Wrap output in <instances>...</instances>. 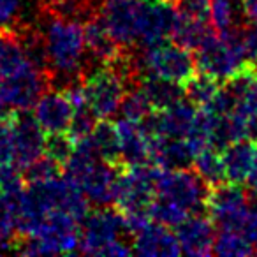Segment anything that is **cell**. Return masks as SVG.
I'll list each match as a JSON object with an SVG mask.
<instances>
[{
	"instance_id": "cell-18",
	"label": "cell",
	"mask_w": 257,
	"mask_h": 257,
	"mask_svg": "<svg viewBox=\"0 0 257 257\" xmlns=\"http://www.w3.org/2000/svg\"><path fill=\"white\" fill-rule=\"evenodd\" d=\"M85 44L86 53L92 57L99 65H107L125 50L116 44V41L111 37L106 23L102 22L100 15L90 16L85 22Z\"/></svg>"
},
{
	"instance_id": "cell-2",
	"label": "cell",
	"mask_w": 257,
	"mask_h": 257,
	"mask_svg": "<svg viewBox=\"0 0 257 257\" xmlns=\"http://www.w3.org/2000/svg\"><path fill=\"white\" fill-rule=\"evenodd\" d=\"M241 27L229 32H210L196 50L197 72L217 79L220 85L257 69L250 64L241 41Z\"/></svg>"
},
{
	"instance_id": "cell-27",
	"label": "cell",
	"mask_w": 257,
	"mask_h": 257,
	"mask_svg": "<svg viewBox=\"0 0 257 257\" xmlns=\"http://www.w3.org/2000/svg\"><path fill=\"white\" fill-rule=\"evenodd\" d=\"M76 141L71 138L69 133L62 134H46V141H44V155L51 157L53 161H57L58 164L64 166L71 159L72 152H74Z\"/></svg>"
},
{
	"instance_id": "cell-7",
	"label": "cell",
	"mask_w": 257,
	"mask_h": 257,
	"mask_svg": "<svg viewBox=\"0 0 257 257\" xmlns=\"http://www.w3.org/2000/svg\"><path fill=\"white\" fill-rule=\"evenodd\" d=\"M159 169L155 164H125L118 176L114 208L123 215H148L155 199Z\"/></svg>"
},
{
	"instance_id": "cell-5",
	"label": "cell",
	"mask_w": 257,
	"mask_h": 257,
	"mask_svg": "<svg viewBox=\"0 0 257 257\" xmlns=\"http://www.w3.org/2000/svg\"><path fill=\"white\" fill-rule=\"evenodd\" d=\"M141 76H154L171 81L185 88V85L197 74L196 58L192 51L168 39L154 46L143 48L138 58Z\"/></svg>"
},
{
	"instance_id": "cell-25",
	"label": "cell",
	"mask_w": 257,
	"mask_h": 257,
	"mask_svg": "<svg viewBox=\"0 0 257 257\" xmlns=\"http://www.w3.org/2000/svg\"><path fill=\"white\" fill-rule=\"evenodd\" d=\"M220 88H222V85L217 79L197 72V74L185 85L183 92H185L187 100H190L196 107L203 109V107H206L208 104L215 99V95L220 92Z\"/></svg>"
},
{
	"instance_id": "cell-8",
	"label": "cell",
	"mask_w": 257,
	"mask_h": 257,
	"mask_svg": "<svg viewBox=\"0 0 257 257\" xmlns=\"http://www.w3.org/2000/svg\"><path fill=\"white\" fill-rule=\"evenodd\" d=\"M250 192L238 183H220L210 187L206 201V213L218 229L241 231L245 218L252 206Z\"/></svg>"
},
{
	"instance_id": "cell-32",
	"label": "cell",
	"mask_w": 257,
	"mask_h": 257,
	"mask_svg": "<svg viewBox=\"0 0 257 257\" xmlns=\"http://www.w3.org/2000/svg\"><path fill=\"white\" fill-rule=\"evenodd\" d=\"M104 2H106V0H104Z\"/></svg>"
},
{
	"instance_id": "cell-6",
	"label": "cell",
	"mask_w": 257,
	"mask_h": 257,
	"mask_svg": "<svg viewBox=\"0 0 257 257\" xmlns=\"http://www.w3.org/2000/svg\"><path fill=\"white\" fill-rule=\"evenodd\" d=\"M210 185L189 168L159 169L155 197L178 206L187 215L206 213Z\"/></svg>"
},
{
	"instance_id": "cell-29",
	"label": "cell",
	"mask_w": 257,
	"mask_h": 257,
	"mask_svg": "<svg viewBox=\"0 0 257 257\" xmlns=\"http://www.w3.org/2000/svg\"><path fill=\"white\" fill-rule=\"evenodd\" d=\"M210 2L211 0H176L175 6L182 15L201 22H210Z\"/></svg>"
},
{
	"instance_id": "cell-1",
	"label": "cell",
	"mask_w": 257,
	"mask_h": 257,
	"mask_svg": "<svg viewBox=\"0 0 257 257\" xmlns=\"http://www.w3.org/2000/svg\"><path fill=\"white\" fill-rule=\"evenodd\" d=\"M39 34L46 53L50 78H60L62 88H67L69 85L81 79L83 72L88 69L85 29L81 23L44 9Z\"/></svg>"
},
{
	"instance_id": "cell-12",
	"label": "cell",
	"mask_w": 257,
	"mask_h": 257,
	"mask_svg": "<svg viewBox=\"0 0 257 257\" xmlns=\"http://www.w3.org/2000/svg\"><path fill=\"white\" fill-rule=\"evenodd\" d=\"M176 6L161 0H143L140 25V46L148 48L171 39L176 20Z\"/></svg>"
},
{
	"instance_id": "cell-19",
	"label": "cell",
	"mask_w": 257,
	"mask_h": 257,
	"mask_svg": "<svg viewBox=\"0 0 257 257\" xmlns=\"http://www.w3.org/2000/svg\"><path fill=\"white\" fill-rule=\"evenodd\" d=\"M23 189H0V250L6 252H13V246L20 238Z\"/></svg>"
},
{
	"instance_id": "cell-22",
	"label": "cell",
	"mask_w": 257,
	"mask_h": 257,
	"mask_svg": "<svg viewBox=\"0 0 257 257\" xmlns=\"http://www.w3.org/2000/svg\"><path fill=\"white\" fill-rule=\"evenodd\" d=\"M178 11V9H176ZM211 32V29L208 27V22H201V20L190 18L182 13L176 15L175 25H173L171 32V41H175L176 44L187 48V50H197L201 43L204 41V37Z\"/></svg>"
},
{
	"instance_id": "cell-14",
	"label": "cell",
	"mask_w": 257,
	"mask_h": 257,
	"mask_svg": "<svg viewBox=\"0 0 257 257\" xmlns=\"http://www.w3.org/2000/svg\"><path fill=\"white\" fill-rule=\"evenodd\" d=\"M215 224L210 215L194 213L189 215L182 224L176 225L182 253L187 255H211L215 241Z\"/></svg>"
},
{
	"instance_id": "cell-17",
	"label": "cell",
	"mask_w": 257,
	"mask_h": 257,
	"mask_svg": "<svg viewBox=\"0 0 257 257\" xmlns=\"http://www.w3.org/2000/svg\"><path fill=\"white\" fill-rule=\"evenodd\" d=\"M116 131L123 164H152V136L143 125L121 118L116 121Z\"/></svg>"
},
{
	"instance_id": "cell-13",
	"label": "cell",
	"mask_w": 257,
	"mask_h": 257,
	"mask_svg": "<svg viewBox=\"0 0 257 257\" xmlns=\"http://www.w3.org/2000/svg\"><path fill=\"white\" fill-rule=\"evenodd\" d=\"M37 69L22 34L16 30H0V81H13Z\"/></svg>"
},
{
	"instance_id": "cell-4",
	"label": "cell",
	"mask_w": 257,
	"mask_h": 257,
	"mask_svg": "<svg viewBox=\"0 0 257 257\" xmlns=\"http://www.w3.org/2000/svg\"><path fill=\"white\" fill-rule=\"evenodd\" d=\"M83 92L97 120H109L120 113L123 97L134 88L131 79L113 65L88 67L81 76Z\"/></svg>"
},
{
	"instance_id": "cell-9",
	"label": "cell",
	"mask_w": 257,
	"mask_h": 257,
	"mask_svg": "<svg viewBox=\"0 0 257 257\" xmlns=\"http://www.w3.org/2000/svg\"><path fill=\"white\" fill-rule=\"evenodd\" d=\"M143 0H106L100 18L106 23L111 37L125 50L140 46V25Z\"/></svg>"
},
{
	"instance_id": "cell-31",
	"label": "cell",
	"mask_w": 257,
	"mask_h": 257,
	"mask_svg": "<svg viewBox=\"0 0 257 257\" xmlns=\"http://www.w3.org/2000/svg\"><path fill=\"white\" fill-rule=\"evenodd\" d=\"M241 232L248 238V241L252 243L253 250L257 253V203H252V206H250V211L245 218Z\"/></svg>"
},
{
	"instance_id": "cell-20",
	"label": "cell",
	"mask_w": 257,
	"mask_h": 257,
	"mask_svg": "<svg viewBox=\"0 0 257 257\" xmlns=\"http://www.w3.org/2000/svg\"><path fill=\"white\" fill-rule=\"evenodd\" d=\"M88 138L102 161L113 166H123L116 123H111L109 120H99L92 128V133L88 134Z\"/></svg>"
},
{
	"instance_id": "cell-24",
	"label": "cell",
	"mask_w": 257,
	"mask_h": 257,
	"mask_svg": "<svg viewBox=\"0 0 257 257\" xmlns=\"http://www.w3.org/2000/svg\"><path fill=\"white\" fill-rule=\"evenodd\" d=\"M194 169L197 171V175L204 180L210 187L220 185L225 183V171H224V162H222V154L220 150L213 147L204 148L203 152L196 155L194 159Z\"/></svg>"
},
{
	"instance_id": "cell-28",
	"label": "cell",
	"mask_w": 257,
	"mask_h": 257,
	"mask_svg": "<svg viewBox=\"0 0 257 257\" xmlns=\"http://www.w3.org/2000/svg\"><path fill=\"white\" fill-rule=\"evenodd\" d=\"M22 15V0H0V30H16Z\"/></svg>"
},
{
	"instance_id": "cell-16",
	"label": "cell",
	"mask_w": 257,
	"mask_h": 257,
	"mask_svg": "<svg viewBox=\"0 0 257 257\" xmlns=\"http://www.w3.org/2000/svg\"><path fill=\"white\" fill-rule=\"evenodd\" d=\"M133 252L138 255L173 257L182 253L176 232L169 231L168 225L150 220L133 236Z\"/></svg>"
},
{
	"instance_id": "cell-23",
	"label": "cell",
	"mask_w": 257,
	"mask_h": 257,
	"mask_svg": "<svg viewBox=\"0 0 257 257\" xmlns=\"http://www.w3.org/2000/svg\"><path fill=\"white\" fill-rule=\"evenodd\" d=\"M213 253L222 257H245L253 255L252 243L241 231L236 229H218V234L213 241Z\"/></svg>"
},
{
	"instance_id": "cell-15",
	"label": "cell",
	"mask_w": 257,
	"mask_h": 257,
	"mask_svg": "<svg viewBox=\"0 0 257 257\" xmlns=\"http://www.w3.org/2000/svg\"><path fill=\"white\" fill-rule=\"evenodd\" d=\"M225 180L229 183L245 185L257 173V141L252 138L232 141L220 150Z\"/></svg>"
},
{
	"instance_id": "cell-21",
	"label": "cell",
	"mask_w": 257,
	"mask_h": 257,
	"mask_svg": "<svg viewBox=\"0 0 257 257\" xmlns=\"http://www.w3.org/2000/svg\"><path fill=\"white\" fill-rule=\"evenodd\" d=\"M138 86L145 92V95L148 97L155 111L168 109L169 106H173L185 97V92L180 85H175V83L161 78H154V76H141Z\"/></svg>"
},
{
	"instance_id": "cell-10",
	"label": "cell",
	"mask_w": 257,
	"mask_h": 257,
	"mask_svg": "<svg viewBox=\"0 0 257 257\" xmlns=\"http://www.w3.org/2000/svg\"><path fill=\"white\" fill-rule=\"evenodd\" d=\"M13 154L15 166L20 171H25L37 159L44 155L46 134L39 127L29 111H13Z\"/></svg>"
},
{
	"instance_id": "cell-3",
	"label": "cell",
	"mask_w": 257,
	"mask_h": 257,
	"mask_svg": "<svg viewBox=\"0 0 257 257\" xmlns=\"http://www.w3.org/2000/svg\"><path fill=\"white\" fill-rule=\"evenodd\" d=\"M128 236L125 217L120 211L99 206L83 218L79 231V253L85 255H131L133 245L125 241Z\"/></svg>"
},
{
	"instance_id": "cell-11",
	"label": "cell",
	"mask_w": 257,
	"mask_h": 257,
	"mask_svg": "<svg viewBox=\"0 0 257 257\" xmlns=\"http://www.w3.org/2000/svg\"><path fill=\"white\" fill-rule=\"evenodd\" d=\"M34 120L44 134L69 133L72 121V102L65 88L46 90L34 104Z\"/></svg>"
},
{
	"instance_id": "cell-30",
	"label": "cell",
	"mask_w": 257,
	"mask_h": 257,
	"mask_svg": "<svg viewBox=\"0 0 257 257\" xmlns=\"http://www.w3.org/2000/svg\"><path fill=\"white\" fill-rule=\"evenodd\" d=\"M241 41L250 64L257 67V22H246L241 27Z\"/></svg>"
},
{
	"instance_id": "cell-26",
	"label": "cell",
	"mask_w": 257,
	"mask_h": 257,
	"mask_svg": "<svg viewBox=\"0 0 257 257\" xmlns=\"http://www.w3.org/2000/svg\"><path fill=\"white\" fill-rule=\"evenodd\" d=\"M154 107H152L148 97L145 95V92L140 88V86H134L127 92V95L123 97V102L120 106V114L121 118L131 121H141L148 116V114L154 113Z\"/></svg>"
}]
</instances>
